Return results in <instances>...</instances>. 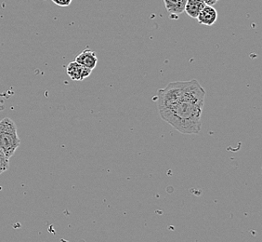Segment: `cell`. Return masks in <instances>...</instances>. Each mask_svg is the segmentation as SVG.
<instances>
[{
	"instance_id": "obj_1",
	"label": "cell",
	"mask_w": 262,
	"mask_h": 242,
	"mask_svg": "<svg viewBox=\"0 0 262 242\" xmlns=\"http://www.w3.org/2000/svg\"><path fill=\"white\" fill-rule=\"evenodd\" d=\"M206 91L196 79L188 81L184 95L166 109L159 111L162 119L182 134H198Z\"/></svg>"
},
{
	"instance_id": "obj_2",
	"label": "cell",
	"mask_w": 262,
	"mask_h": 242,
	"mask_svg": "<svg viewBox=\"0 0 262 242\" xmlns=\"http://www.w3.org/2000/svg\"><path fill=\"white\" fill-rule=\"evenodd\" d=\"M20 144L15 123L9 117L0 120V149L8 158L14 155Z\"/></svg>"
},
{
	"instance_id": "obj_3",
	"label": "cell",
	"mask_w": 262,
	"mask_h": 242,
	"mask_svg": "<svg viewBox=\"0 0 262 242\" xmlns=\"http://www.w3.org/2000/svg\"><path fill=\"white\" fill-rule=\"evenodd\" d=\"M66 72L72 80L82 81L91 76L92 70L88 67L81 66L75 60L67 66Z\"/></svg>"
},
{
	"instance_id": "obj_4",
	"label": "cell",
	"mask_w": 262,
	"mask_h": 242,
	"mask_svg": "<svg viewBox=\"0 0 262 242\" xmlns=\"http://www.w3.org/2000/svg\"><path fill=\"white\" fill-rule=\"evenodd\" d=\"M196 19L200 25L213 26L217 20V11L214 7L207 5L201 10Z\"/></svg>"
},
{
	"instance_id": "obj_5",
	"label": "cell",
	"mask_w": 262,
	"mask_h": 242,
	"mask_svg": "<svg viewBox=\"0 0 262 242\" xmlns=\"http://www.w3.org/2000/svg\"><path fill=\"white\" fill-rule=\"evenodd\" d=\"M76 62L81 66H85V67H88L91 70H93L98 64V57L94 51H91V50H85L76 57Z\"/></svg>"
},
{
	"instance_id": "obj_6",
	"label": "cell",
	"mask_w": 262,
	"mask_h": 242,
	"mask_svg": "<svg viewBox=\"0 0 262 242\" xmlns=\"http://www.w3.org/2000/svg\"><path fill=\"white\" fill-rule=\"evenodd\" d=\"M207 6L203 0H187L186 5L184 11L187 15L191 18L196 19L197 16L201 12V10Z\"/></svg>"
},
{
	"instance_id": "obj_7",
	"label": "cell",
	"mask_w": 262,
	"mask_h": 242,
	"mask_svg": "<svg viewBox=\"0 0 262 242\" xmlns=\"http://www.w3.org/2000/svg\"><path fill=\"white\" fill-rule=\"evenodd\" d=\"M187 0H164L166 10L171 15H181L184 12Z\"/></svg>"
},
{
	"instance_id": "obj_8",
	"label": "cell",
	"mask_w": 262,
	"mask_h": 242,
	"mask_svg": "<svg viewBox=\"0 0 262 242\" xmlns=\"http://www.w3.org/2000/svg\"><path fill=\"white\" fill-rule=\"evenodd\" d=\"M10 169V158L0 149V175Z\"/></svg>"
},
{
	"instance_id": "obj_9",
	"label": "cell",
	"mask_w": 262,
	"mask_h": 242,
	"mask_svg": "<svg viewBox=\"0 0 262 242\" xmlns=\"http://www.w3.org/2000/svg\"><path fill=\"white\" fill-rule=\"evenodd\" d=\"M54 4H56L59 7H62V8H66V7H69L72 3L73 0H51Z\"/></svg>"
},
{
	"instance_id": "obj_10",
	"label": "cell",
	"mask_w": 262,
	"mask_h": 242,
	"mask_svg": "<svg viewBox=\"0 0 262 242\" xmlns=\"http://www.w3.org/2000/svg\"><path fill=\"white\" fill-rule=\"evenodd\" d=\"M207 6H212V7H214L215 4H217V1L219 0H203Z\"/></svg>"
},
{
	"instance_id": "obj_11",
	"label": "cell",
	"mask_w": 262,
	"mask_h": 242,
	"mask_svg": "<svg viewBox=\"0 0 262 242\" xmlns=\"http://www.w3.org/2000/svg\"><path fill=\"white\" fill-rule=\"evenodd\" d=\"M4 109V106H2V105H0V112L2 111Z\"/></svg>"
}]
</instances>
